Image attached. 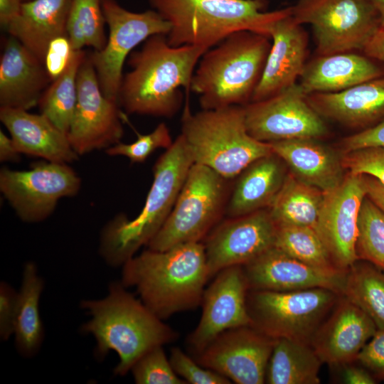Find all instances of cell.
Here are the masks:
<instances>
[{"label":"cell","mask_w":384,"mask_h":384,"mask_svg":"<svg viewBox=\"0 0 384 384\" xmlns=\"http://www.w3.org/2000/svg\"><path fill=\"white\" fill-rule=\"evenodd\" d=\"M208 49L172 46L166 35L148 38L129 56V72L123 75L117 102L128 114L171 118L183 103L181 88L188 92L193 75Z\"/></svg>","instance_id":"1"},{"label":"cell","mask_w":384,"mask_h":384,"mask_svg":"<svg viewBox=\"0 0 384 384\" xmlns=\"http://www.w3.org/2000/svg\"><path fill=\"white\" fill-rule=\"evenodd\" d=\"M122 267V284L134 287L142 302L162 320L200 306L210 279L202 242L164 251L147 248Z\"/></svg>","instance_id":"2"},{"label":"cell","mask_w":384,"mask_h":384,"mask_svg":"<svg viewBox=\"0 0 384 384\" xmlns=\"http://www.w3.org/2000/svg\"><path fill=\"white\" fill-rule=\"evenodd\" d=\"M126 289L120 281L113 282L105 298L80 302L90 316L81 331L94 336L95 356L102 360L110 351L116 352L119 361L114 372L121 376L130 371L144 353L178 337L174 329Z\"/></svg>","instance_id":"3"},{"label":"cell","mask_w":384,"mask_h":384,"mask_svg":"<svg viewBox=\"0 0 384 384\" xmlns=\"http://www.w3.org/2000/svg\"><path fill=\"white\" fill-rule=\"evenodd\" d=\"M193 160L180 134L156 161L154 179L142 210L134 219L116 215L100 237V254L112 267L122 266L146 245L168 218Z\"/></svg>","instance_id":"4"},{"label":"cell","mask_w":384,"mask_h":384,"mask_svg":"<svg viewBox=\"0 0 384 384\" xmlns=\"http://www.w3.org/2000/svg\"><path fill=\"white\" fill-rule=\"evenodd\" d=\"M269 36L236 31L209 48L200 58L190 91L203 110L245 106L251 102L271 48Z\"/></svg>","instance_id":"5"},{"label":"cell","mask_w":384,"mask_h":384,"mask_svg":"<svg viewBox=\"0 0 384 384\" xmlns=\"http://www.w3.org/2000/svg\"><path fill=\"white\" fill-rule=\"evenodd\" d=\"M170 25L172 46L209 49L230 34L250 31L269 36L271 25L292 13V6L264 11L266 0H149Z\"/></svg>","instance_id":"6"},{"label":"cell","mask_w":384,"mask_h":384,"mask_svg":"<svg viewBox=\"0 0 384 384\" xmlns=\"http://www.w3.org/2000/svg\"><path fill=\"white\" fill-rule=\"evenodd\" d=\"M181 135L194 164L206 166L231 180L255 160L272 153L269 143L247 132L243 106L203 110L192 113L187 102L181 117Z\"/></svg>","instance_id":"7"},{"label":"cell","mask_w":384,"mask_h":384,"mask_svg":"<svg viewBox=\"0 0 384 384\" xmlns=\"http://www.w3.org/2000/svg\"><path fill=\"white\" fill-rule=\"evenodd\" d=\"M230 181L206 166L193 164L168 218L148 248L164 251L205 239L225 214Z\"/></svg>","instance_id":"8"},{"label":"cell","mask_w":384,"mask_h":384,"mask_svg":"<svg viewBox=\"0 0 384 384\" xmlns=\"http://www.w3.org/2000/svg\"><path fill=\"white\" fill-rule=\"evenodd\" d=\"M340 295L326 288L249 290L247 307L251 326L275 339L284 338L311 344Z\"/></svg>","instance_id":"9"},{"label":"cell","mask_w":384,"mask_h":384,"mask_svg":"<svg viewBox=\"0 0 384 384\" xmlns=\"http://www.w3.org/2000/svg\"><path fill=\"white\" fill-rule=\"evenodd\" d=\"M292 9L296 22L312 26L317 55L363 51L380 27L370 0H299Z\"/></svg>","instance_id":"10"},{"label":"cell","mask_w":384,"mask_h":384,"mask_svg":"<svg viewBox=\"0 0 384 384\" xmlns=\"http://www.w3.org/2000/svg\"><path fill=\"white\" fill-rule=\"evenodd\" d=\"M102 6L109 35L104 48L94 50L88 56L103 95L117 102L127 57L137 46L150 36H166L170 25L154 9L132 12L115 0H102Z\"/></svg>","instance_id":"11"},{"label":"cell","mask_w":384,"mask_h":384,"mask_svg":"<svg viewBox=\"0 0 384 384\" xmlns=\"http://www.w3.org/2000/svg\"><path fill=\"white\" fill-rule=\"evenodd\" d=\"M81 186L68 164L43 161L26 171L2 168L0 191L19 218L38 223L48 218L60 199L75 196Z\"/></svg>","instance_id":"12"},{"label":"cell","mask_w":384,"mask_h":384,"mask_svg":"<svg viewBox=\"0 0 384 384\" xmlns=\"http://www.w3.org/2000/svg\"><path fill=\"white\" fill-rule=\"evenodd\" d=\"M77 88L76 106L67 134L74 151L80 156L120 142L124 129L119 105L103 95L88 54L79 68Z\"/></svg>","instance_id":"13"},{"label":"cell","mask_w":384,"mask_h":384,"mask_svg":"<svg viewBox=\"0 0 384 384\" xmlns=\"http://www.w3.org/2000/svg\"><path fill=\"white\" fill-rule=\"evenodd\" d=\"M243 107L247 130L260 142L317 139L328 133L322 117L309 105L297 83L272 97Z\"/></svg>","instance_id":"14"},{"label":"cell","mask_w":384,"mask_h":384,"mask_svg":"<svg viewBox=\"0 0 384 384\" xmlns=\"http://www.w3.org/2000/svg\"><path fill=\"white\" fill-rule=\"evenodd\" d=\"M275 341L251 325L230 329L196 354V361L235 383L262 384Z\"/></svg>","instance_id":"15"},{"label":"cell","mask_w":384,"mask_h":384,"mask_svg":"<svg viewBox=\"0 0 384 384\" xmlns=\"http://www.w3.org/2000/svg\"><path fill=\"white\" fill-rule=\"evenodd\" d=\"M276 230L268 209L220 222L203 243L210 278L226 267L244 265L272 247Z\"/></svg>","instance_id":"16"},{"label":"cell","mask_w":384,"mask_h":384,"mask_svg":"<svg viewBox=\"0 0 384 384\" xmlns=\"http://www.w3.org/2000/svg\"><path fill=\"white\" fill-rule=\"evenodd\" d=\"M213 277L203 295L198 324L188 338L195 355L223 331L252 324L247 307L249 288L242 265L226 267Z\"/></svg>","instance_id":"17"},{"label":"cell","mask_w":384,"mask_h":384,"mask_svg":"<svg viewBox=\"0 0 384 384\" xmlns=\"http://www.w3.org/2000/svg\"><path fill=\"white\" fill-rule=\"evenodd\" d=\"M366 196L363 176L349 172L338 186L324 192L316 231L341 271L346 272L358 260V219Z\"/></svg>","instance_id":"18"},{"label":"cell","mask_w":384,"mask_h":384,"mask_svg":"<svg viewBox=\"0 0 384 384\" xmlns=\"http://www.w3.org/2000/svg\"><path fill=\"white\" fill-rule=\"evenodd\" d=\"M242 267L249 290L277 292L326 288L342 294L346 272L308 265L274 246Z\"/></svg>","instance_id":"19"},{"label":"cell","mask_w":384,"mask_h":384,"mask_svg":"<svg viewBox=\"0 0 384 384\" xmlns=\"http://www.w3.org/2000/svg\"><path fill=\"white\" fill-rule=\"evenodd\" d=\"M378 331L370 318L341 294L314 335L311 346L329 366L355 361Z\"/></svg>","instance_id":"20"},{"label":"cell","mask_w":384,"mask_h":384,"mask_svg":"<svg viewBox=\"0 0 384 384\" xmlns=\"http://www.w3.org/2000/svg\"><path fill=\"white\" fill-rule=\"evenodd\" d=\"M292 14V11L274 21L270 28L271 48L251 102L267 99L297 84L304 70L308 35Z\"/></svg>","instance_id":"21"},{"label":"cell","mask_w":384,"mask_h":384,"mask_svg":"<svg viewBox=\"0 0 384 384\" xmlns=\"http://www.w3.org/2000/svg\"><path fill=\"white\" fill-rule=\"evenodd\" d=\"M51 82L44 63L9 36L0 59V107L29 110Z\"/></svg>","instance_id":"22"},{"label":"cell","mask_w":384,"mask_h":384,"mask_svg":"<svg viewBox=\"0 0 384 384\" xmlns=\"http://www.w3.org/2000/svg\"><path fill=\"white\" fill-rule=\"evenodd\" d=\"M28 111L0 107V120L20 154L63 164L78 159L79 155L71 146L66 134L41 113L36 114Z\"/></svg>","instance_id":"23"},{"label":"cell","mask_w":384,"mask_h":384,"mask_svg":"<svg viewBox=\"0 0 384 384\" xmlns=\"http://www.w3.org/2000/svg\"><path fill=\"white\" fill-rule=\"evenodd\" d=\"M306 99L321 117L364 129L384 118V77L336 92L309 94Z\"/></svg>","instance_id":"24"},{"label":"cell","mask_w":384,"mask_h":384,"mask_svg":"<svg viewBox=\"0 0 384 384\" xmlns=\"http://www.w3.org/2000/svg\"><path fill=\"white\" fill-rule=\"evenodd\" d=\"M384 77L383 70L367 55L355 52L317 55L306 63L299 77L306 95L336 92Z\"/></svg>","instance_id":"25"},{"label":"cell","mask_w":384,"mask_h":384,"mask_svg":"<svg viewBox=\"0 0 384 384\" xmlns=\"http://www.w3.org/2000/svg\"><path fill=\"white\" fill-rule=\"evenodd\" d=\"M286 166L273 152L248 165L236 177L225 215L235 218L269 208L284 182Z\"/></svg>","instance_id":"26"},{"label":"cell","mask_w":384,"mask_h":384,"mask_svg":"<svg viewBox=\"0 0 384 384\" xmlns=\"http://www.w3.org/2000/svg\"><path fill=\"white\" fill-rule=\"evenodd\" d=\"M316 139H292L270 142L273 153L280 157L292 173L324 192L338 186L344 169L341 157Z\"/></svg>","instance_id":"27"},{"label":"cell","mask_w":384,"mask_h":384,"mask_svg":"<svg viewBox=\"0 0 384 384\" xmlns=\"http://www.w3.org/2000/svg\"><path fill=\"white\" fill-rule=\"evenodd\" d=\"M71 0H31L23 2L18 17L5 29L43 63L50 43L68 35Z\"/></svg>","instance_id":"28"},{"label":"cell","mask_w":384,"mask_h":384,"mask_svg":"<svg viewBox=\"0 0 384 384\" xmlns=\"http://www.w3.org/2000/svg\"><path fill=\"white\" fill-rule=\"evenodd\" d=\"M43 287V279L38 274L36 265L27 262L18 292L14 328L15 347L25 358L34 356L43 341L44 327L39 311V300Z\"/></svg>","instance_id":"29"},{"label":"cell","mask_w":384,"mask_h":384,"mask_svg":"<svg viewBox=\"0 0 384 384\" xmlns=\"http://www.w3.org/2000/svg\"><path fill=\"white\" fill-rule=\"evenodd\" d=\"M322 361L311 344L277 338L265 375L268 384H319Z\"/></svg>","instance_id":"30"},{"label":"cell","mask_w":384,"mask_h":384,"mask_svg":"<svg viewBox=\"0 0 384 384\" xmlns=\"http://www.w3.org/2000/svg\"><path fill=\"white\" fill-rule=\"evenodd\" d=\"M324 197V191L291 172L268 210L276 226H306L316 230Z\"/></svg>","instance_id":"31"},{"label":"cell","mask_w":384,"mask_h":384,"mask_svg":"<svg viewBox=\"0 0 384 384\" xmlns=\"http://www.w3.org/2000/svg\"><path fill=\"white\" fill-rule=\"evenodd\" d=\"M342 294L364 311L378 330H384V271L357 260L346 272Z\"/></svg>","instance_id":"32"},{"label":"cell","mask_w":384,"mask_h":384,"mask_svg":"<svg viewBox=\"0 0 384 384\" xmlns=\"http://www.w3.org/2000/svg\"><path fill=\"white\" fill-rule=\"evenodd\" d=\"M86 55L84 50L74 51L66 69L50 82L38 105L41 113L66 134L68 133L77 102L78 70Z\"/></svg>","instance_id":"33"},{"label":"cell","mask_w":384,"mask_h":384,"mask_svg":"<svg viewBox=\"0 0 384 384\" xmlns=\"http://www.w3.org/2000/svg\"><path fill=\"white\" fill-rule=\"evenodd\" d=\"M274 247L308 265L340 270L335 266L326 246L314 228L299 225L277 226Z\"/></svg>","instance_id":"34"},{"label":"cell","mask_w":384,"mask_h":384,"mask_svg":"<svg viewBox=\"0 0 384 384\" xmlns=\"http://www.w3.org/2000/svg\"><path fill=\"white\" fill-rule=\"evenodd\" d=\"M102 0H71L67 33L74 50H102L107 42Z\"/></svg>","instance_id":"35"},{"label":"cell","mask_w":384,"mask_h":384,"mask_svg":"<svg viewBox=\"0 0 384 384\" xmlns=\"http://www.w3.org/2000/svg\"><path fill=\"white\" fill-rule=\"evenodd\" d=\"M356 250L358 260L384 271V212L368 196L359 211Z\"/></svg>","instance_id":"36"},{"label":"cell","mask_w":384,"mask_h":384,"mask_svg":"<svg viewBox=\"0 0 384 384\" xmlns=\"http://www.w3.org/2000/svg\"><path fill=\"white\" fill-rule=\"evenodd\" d=\"M164 346H155L140 356L131 368L137 384H187L174 370Z\"/></svg>","instance_id":"37"},{"label":"cell","mask_w":384,"mask_h":384,"mask_svg":"<svg viewBox=\"0 0 384 384\" xmlns=\"http://www.w3.org/2000/svg\"><path fill=\"white\" fill-rule=\"evenodd\" d=\"M170 130L164 122L150 133L138 134L132 143L119 142L106 149L110 156H123L132 163H143L157 149H168L173 144Z\"/></svg>","instance_id":"38"},{"label":"cell","mask_w":384,"mask_h":384,"mask_svg":"<svg viewBox=\"0 0 384 384\" xmlns=\"http://www.w3.org/2000/svg\"><path fill=\"white\" fill-rule=\"evenodd\" d=\"M175 373L187 383L191 384H230L225 376L206 368L193 359L180 348L174 347L169 356Z\"/></svg>","instance_id":"39"},{"label":"cell","mask_w":384,"mask_h":384,"mask_svg":"<svg viewBox=\"0 0 384 384\" xmlns=\"http://www.w3.org/2000/svg\"><path fill=\"white\" fill-rule=\"evenodd\" d=\"M341 161L349 173L371 176L384 185V147H368L344 152Z\"/></svg>","instance_id":"40"},{"label":"cell","mask_w":384,"mask_h":384,"mask_svg":"<svg viewBox=\"0 0 384 384\" xmlns=\"http://www.w3.org/2000/svg\"><path fill=\"white\" fill-rule=\"evenodd\" d=\"M74 51L68 35L58 37L50 43L43 63L51 81L64 72Z\"/></svg>","instance_id":"41"},{"label":"cell","mask_w":384,"mask_h":384,"mask_svg":"<svg viewBox=\"0 0 384 384\" xmlns=\"http://www.w3.org/2000/svg\"><path fill=\"white\" fill-rule=\"evenodd\" d=\"M377 380L384 381V330H378L356 360Z\"/></svg>","instance_id":"42"},{"label":"cell","mask_w":384,"mask_h":384,"mask_svg":"<svg viewBox=\"0 0 384 384\" xmlns=\"http://www.w3.org/2000/svg\"><path fill=\"white\" fill-rule=\"evenodd\" d=\"M18 292L9 284L0 283V338L7 341L14 334Z\"/></svg>","instance_id":"43"},{"label":"cell","mask_w":384,"mask_h":384,"mask_svg":"<svg viewBox=\"0 0 384 384\" xmlns=\"http://www.w3.org/2000/svg\"><path fill=\"white\" fill-rule=\"evenodd\" d=\"M344 152L368 147H384V118L343 140Z\"/></svg>","instance_id":"44"},{"label":"cell","mask_w":384,"mask_h":384,"mask_svg":"<svg viewBox=\"0 0 384 384\" xmlns=\"http://www.w3.org/2000/svg\"><path fill=\"white\" fill-rule=\"evenodd\" d=\"M334 380L343 384H374L377 380L363 366L356 361L336 366H329Z\"/></svg>","instance_id":"45"},{"label":"cell","mask_w":384,"mask_h":384,"mask_svg":"<svg viewBox=\"0 0 384 384\" xmlns=\"http://www.w3.org/2000/svg\"><path fill=\"white\" fill-rule=\"evenodd\" d=\"M362 176L366 196L384 212V185L371 176Z\"/></svg>","instance_id":"46"},{"label":"cell","mask_w":384,"mask_h":384,"mask_svg":"<svg viewBox=\"0 0 384 384\" xmlns=\"http://www.w3.org/2000/svg\"><path fill=\"white\" fill-rule=\"evenodd\" d=\"M22 0H0V23L5 30L19 15Z\"/></svg>","instance_id":"47"},{"label":"cell","mask_w":384,"mask_h":384,"mask_svg":"<svg viewBox=\"0 0 384 384\" xmlns=\"http://www.w3.org/2000/svg\"><path fill=\"white\" fill-rule=\"evenodd\" d=\"M363 52L373 60H377L384 63V28L380 27L370 41L364 48Z\"/></svg>","instance_id":"48"},{"label":"cell","mask_w":384,"mask_h":384,"mask_svg":"<svg viewBox=\"0 0 384 384\" xmlns=\"http://www.w3.org/2000/svg\"><path fill=\"white\" fill-rule=\"evenodd\" d=\"M20 153L16 149L13 140L1 129L0 130V161H16L19 160Z\"/></svg>","instance_id":"49"},{"label":"cell","mask_w":384,"mask_h":384,"mask_svg":"<svg viewBox=\"0 0 384 384\" xmlns=\"http://www.w3.org/2000/svg\"><path fill=\"white\" fill-rule=\"evenodd\" d=\"M375 8L380 22V26L384 28V0H370Z\"/></svg>","instance_id":"50"},{"label":"cell","mask_w":384,"mask_h":384,"mask_svg":"<svg viewBox=\"0 0 384 384\" xmlns=\"http://www.w3.org/2000/svg\"><path fill=\"white\" fill-rule=\"evenodd\" d=\"M31 1V0H22L23 2H26V1Z\"/></svg>","instance_id":"51"}]
</instances>
